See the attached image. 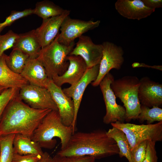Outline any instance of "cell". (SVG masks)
Returning a JSON list of instances; mask_svg holds the SVG:
<instances>
[{
	"label": "cell",
	"instance_id": "6da1fadb",
	"mask_svg": "<svg viewBox=\"0 0 162 162\" xmlns=\"http://www.w3.org/2000/svg\"><path fill=\"white\" fill-rule=\"evenodd\" d=\"M51 110L33 109L18 96L12 99L5 107L0 119V136L20 134L31 138L34 131Z\"/></svg>",
	"mask_w": 162,
	"mask_h": 162
},
{
	"label": "cell",
	"instance_id": "7a4b0ae2",
	"mask_svg": "<svg viewBox=\"0 0 162 162\" xmlns=\"http://www.w3.org/2000/svg\"><path fill=\"white\" fill-rule=\"evenodd\" d=\"M116 141L107 131L97 129L89 132H75L67 145L56 154L64 156H87L100 159L118 154Z\"/></svg>",
	"mask_w": 162,
	"mask_h": 162
},
{
	"label": "cell",
	"instance_id": "3957f363",
	"mask_svg": "<svg viewBox=\"0 0 162 162\" xmlns=\"http://www.w3.org/2000/svg\"><path fill=\"white\" fill-rule=\"evenodd\" d=\"M73 134L72 126L63 124L58 111L51 110L38 125L31 139L41 148L51 149L57 142L53 138L58 137L61 140L62 149L66 146Z\"/></svg>",
	"mask_w": 162,
	"mask_h": 162
},
{
	"label": "cell",
	"instance_id": "277c9868",
	"mask_svg": "<svg viewBox=\"0 0 162 162\" xmlns=\"http://www.w3.org/2000/svg\"><path fill=\"white\" fill-rule=\"evenodd\" d=\"M58 34L50 44L41 48L37 58L44 68L49 78L51 80L66 71L69 64L67 57L75 44L74 42L68 46L60 44L58 40Z\"/></svg>",
	"mask_w": 162,
	"mask_h": 162
},
{
	"label": "cell",
	"instance_id": "5b68a950",
	"mask_svg": "<svg viewBox=\"0 0 162 162\" xmlns=\"http://www.w3.org/2000/svg\"><path fill=\"white\" fill-rule=\"evenodd\" d=\"M140 80L134 76H126L113 80L110 87L116 97L123 103L126 112V121L137 119L141 105L138 98Z\"/></svg>",
	"mask_w": 162,
	"mask_h": 162
},
{
	"label": "cell",
	"instance_id": "8992f818",
	"mask_svg": "<svg viewBox=\"0 0 162 162\" xmlns=\"http://www.w3.org/2000/svg\"><path fill=\"white\" fill-rule=\"evenodd\" d=\"M112 127L122 130L125 134L131 151L146 140L156 142L162 140V121L154 124H136L117 122L111 124Z\"/></svg>",
	"mask_w": 162,
	"mask_h": 162
},
{
	"label": "cell",
	"instance_id": "52a82bcc",
	"mask_svg": "<svg viewBox=\"0 0 162 162\" xmlns=\"http://www.w3.org/2000/svg\"><path fill=\"white\" fill-rule=\"evenodd\" d=\"M114 79L113 76L109 72L99 85L106 106V113L103 117V122L106 124H111L117 122H124L126 120L125 109L124 106L117 103L116 97L110 87Z\"/></svg>",
	"mask_w": 162,
	"mask_h": 162
},
{
	"label": "cell",
	"instance_id": "ba28073f",
	"mask_svg": "<svg viewBox=\"0 0 162 162\" xmlns=\"http://www.w3.org/2000/svg\"><path fill=\"white\" fill-rule=\"evenodd\" d=\"M18 96L33 109L58 111L50 92L46 88L28 83L20 89Z\"/></svg>",
	"mask_w": 162,
	"mask_h": 162
},
{
	"label": "cell",
	"instance_id": "9c48e42d",
	"mask_svg": "<svg viewBox=\"0 0 162 162\" xmlns=\"http://www.w3.org/2000/svg\"><path fill=\"white\" fill-rule=\"evenodd\" d=\"M103 50L100 64L98 75L96 80L91 83L94 87L100 82L112 69H121L124 61V51L122 48L110 42L105 41L102 44Z\"/></svg>",
	"mask_w": 162,
	"mask_h": 162
},
{
	"label": "cell",
	"instance_id": "30bf717a",
	"mask_svg": "<svg viewBox=\"0 0 162 162\" xmlns=\"http://www.w3.org/2000/svg\"><path fill=\"white\" fill-rule=\"evenodd\" d=\"M100 22L99 20L85 21L72 19L68 16L61 25V32L58 34V40L60 44L68 46L74 42L76 38H79L88 31L98 27Z\"/></svg>",
	"mask_w": 162,
	"mask_h": 162
},
{
	"label": "cell",
	"instance_id": "8fae6325",
	"mask_svg": "<svg viewBox=\"0 0 162 162\" xmlns=\"http://www.w3.org/2000/svg\"><path fill=\"white\" fill-rule=\"evenodd\" d=\"M100 64L88 68L84 74L73 87L70 86L62 89L67 96L72 98L74 110V120L72 126L74 133L76 130L77 116L82 96L88 85L94 81L98 75Z\"/></svg>",
	"mask_w": 162,
	"mask_h": 162
},
{
	"label": "cell",
	"instance_id": "7c38bea8",
	"mask_svg": "<svg viewBox=\"0 0 162 162\" xmlns=\"http://www.w3.org/2000/svg\"><path fill=\"white\" fill-rule=\"evenodd\" d=\"M79 40L69 55L79 56L86 64L87 68L100 64L103 50L102 44H96L90 37L82 35Z\"/></svg>",
	"mask_w": 162,
	"mask_h": 162
},
{
	"label": "cell",
	"instance_id": "4fadbf2b",
	"mask_svg": "<svg viewBox=\"0 0 162 162\" xmlns=\"http://www.w3.org/2000/svg\"><path fill=\"white\" fill-rule=\"evenodd\" d=\"M46 88L50 92L57 106L63 124L67 126H72L74 120V110L71 98L66 95L61 87L56 85L51 79H49Z\"/></svg>",
	"mask_w": 162,
	"mask_h": 162
},
{
	"label": "cell",
	"instance_id": "5bb4252c",
	"mask_svg": "<svg viewBox=\"0 0 162 162\" xmlns=\"http://www.w3.org/2000/svg\"><path fill=\"white\" fill-rule=\"evenodd\" d=\"M138 98L141 105L149 108L162 104V85L144 76L140 80Z\"/></svg>",
	"mask_w": 162,
	"mask_h": 162
},
{
	"label": "cell",
	"instance_id": "9a60e30c",
	"mask_svg": "<svg viewBox=\"0 0 162 162\" xmlns=\"http://www.w3.org/2000/svg\"><path fill=\"white\" fill-rule=\"evenodd\" d=\"M70 11L66 10L63 14L43 20L40 26L34 30L36 35L43 48L50 44L55 38L65 18L69 16Z\"/></svg>",
	"mask_w": 162,
	"mask_h": 162
},
{
	"label": "cell",
	"instance_id": "2e32d148",
	"mask_svg": "<svg viewBox=\"0 0 162 162\" xmlns=\"http://www.w3.org/2000/svg\"><path fill=\"white\" fill-rule=\"evenodd\" d=\"M67 59L69 64L66 71L52 79L56 85L60 87L66 83L69 84L71 87L74 86L88 69L85 61L80 56L69 55Z\"/></svg>",
	"mask_w": 162,
	"mask_h": 162
},
{
	"label": "cell",
	"instance_id": "e0dca14e",
	"mask_svg": "<svg viewBox=\"0 0 162 162\" xmlns=\"http://www.w3.org/2000/svg\"><path fill=\"white\" fill-rule=\"evenodd\" d=\"M115 7L121 15L131 20H140L146 18L155 11L146 6L142 0H118Z\"/></svg>",
	"mask_w": 162,
	"mask_h": 162
},
{
	"label": "cell",
	"instance_id": "ac0fdd59",
	"mask_svg": "<svg viewBox=\"0 0 162 162\" xmlns=\"http://www.w3.org/2000/svg\"><path fill=\"white\" fill-rule=\"evenodd\" d=\"M30 84L46 88L50 79L41 63L37 58H29L20 74Z\"/></svg>",
	"mask_w": 162,
	"mask_h": 162
},
{
	"label": "cell",
	"instance_id": "d6986e66",
	"mask_svg": "<svg viewBox=\"0 0 162 162\" xmlns=\"http://www.w3.org/2000/svg\"><path fill=\"white\" fill-rule=\"evenodd\" d=\"M41 48L34 30L19 34V37L13 48L27 54L30 58H37Z\"/></svg>",
	"mask_w": 162,
	"mask_h": 162
},
{
	"label": "cell",
	"instance_id": "ffe728a7",
	"mask_svg": "<svg viewBox=\"0 0 162 162\" xmlns=\"http://www.w3.org/2000/svg\"><path fill=\"white\" fill-rule=\"evenodd\" d=\"M6 55L4 53L0 58V86L20 89L29 83L20 74L9 68L5 62Z\"/></svg>",
	"mask_w": 162,
	"mask_h": 162
},
{
	"label": "cell",
	"instance_id": "44dd1931",
	"mask_svg": "<svg viewBox=\"0 0 162 162\" xmlns=\"http://www.w3.org/2000/svg\"><path fill=\"white\" fill-rule=\"evenodd\" d=\"M14 153L21 155L29 154H40L44 152L42 148L30 137L20 134H15L13 141Z\"/></svg>",
	"mask_w": 162,
	"mask_h": 162
},
{
	"label": "cell",
	"instance_id": "7402d4cb",
	"mask_svg": "<svg viewBox=\"0 0 162 162\" xmlns=\"http://www.w3.org/2000/svg\"><path fill=\"white\" fill-rule=\"evenodd\" d=\"M107 134L116 141L119 149V157H125L129 162H132L130 148L125 134L121 130L112 127L107 131Z\"/></svg>",
	"mask_w": 162,
	"mask_h": 162
},
{
	"label": "cell",
	"instance_id": "603a6c76",
	"mask_svg": "<svg viewBox=\"0 0 162 162\" xmlns=\"http://www.w3.org/2000/svg\"><path fill=\"white\" fill-rule=\"evenodd\" d=\"M34 10V14L45 20L60 15L64 13L66 10L51 1L45 0L37 2Z\"/></svg>",
	"mask_w": 162,
	"mask_h": 162
},
{
	"label": "cell",
	"instance_id": "cb8c5ba5",
	"mask_svg": "<svg viewBox=\"0 0 162 162\" xmlns=\"http://www.w3.org/2000/svg\"><path fill=\"white\" fill-rule=\"evenodd\" d=\"M28 55L16 49H13L9 56L6 55L5 62L9 68L20 74L29 59Z\"/></svg>",
	"mask_w": 162,
	"mask_h": 162
},
{
	"label": "cell",
	"instance_id": "d4e9b609",
	"mask_svg": "<svg viewBox=\"0 0 162 162\" xmlns=\"http://www.w3.org/2000/svg\"><path fill=\"white\" fill-rule=\"evenodd\" d=\"M137 119L141 123L146 121L147 124H152L156 121H162V109L157 106L150 108L141 105L140 112Z\"/></svg>",
	"mask_w": 162,
	"mask_h": 162
},
{
	"label": "cell",
	"instance_id": "484cf974",
	"mask_svg": "<svg viewBox=\"0 0 162 162\" xmlns=\"http://www.w3.org/2000/svg\"><path fill=\"white\" fill-rule=\"evenodd\" d=\"M15 135L12 134L0 137V162H12Z\"/></svg>",
	"mask_w": 162,
	"mask_h": 162
},
{
	"label": "cell",
	"instance_id": "4316f807",
	"mask_svg": "<svg viewBox=\"0 0 162 162\" xmlns=\"http://www.w3.org/2000/svg\"><path fill=\"white\" fill-rule=\"evenodd\" d=\"M18 37L19 34L12 30L4 34H0V58L5 51L13 48Z\"/></svg>",
	"mask_w": 162,
	"mask_h": 162
},
{
	"label": "cell",
	"instance_id": "83f0119b",
	"mask_svg": "<svg viewBox=\"0 0 162 162\" xmlns=\"http://www.w3.org/2000/svg\"><path fill=\"white\" fill-rule=\"evenodd\" d=\"M34 14V9L31 8L22 11H12L10 14L6 18L4 21L0 23V34L5 27L10 26L16 21Z\"/></svg>",
	"mask_w": 162,
	"mask_h": 162
},
{
	"label": "cell",
	"instance_id": "f1b7e54d",
	"mask_svg": "<svg viewBox=\"0 0 162 162\" xmlns=\"http://www.w3.org/2000/svg\"><path fill=\"white\" fill-rule=\"evenodd\" d=\"M20 89L16 88H7L0 95V119L8 103L18 94Z\"/></svg>",
	"mask_w": 162,
	"mask_h": 162
},
{
	"label": "cell",
	"instance_id": "f546056e",
	"mask_svg": "<svg viewBox=\"0 0 162 162\" xmlns=\"http://www.w3.org/2000/svg\"><path fill=\"white\" fill-rule=\"evenodd\" d=\"M95 160L89 156H64L56 154L52 158V162H95Z\"/></svg>",
	"mask_w": 162,
	"mask_h": 162
},
{
	"label": "cell",
	"instance_id": "4dcf8cb0",
	"mask_svg": "<svg viewBox=\"0 0 162 162\" xmlns=\"http://www.w3.org/2000/svg\"><path fill=\"white\" fill-rule=\"evenodd\" d=\"M147 140L137 145L131 151L132 162H143L146 156Z\"/></svg>",
	"mask_w": 162,
	"mask_h": 162
},
{
	"label": "cell",
	"instance_id": "1f68e13d",
	"mask_svg": "<svg viewBox=\"0 0 162 162\" xmlns=\"http://www.w3.org/2000/svg\"><path fill=\"white\" fill-rule=\"evenodd\" d=\"M155 144L154 142L147 140L146 156L143 162H158Z\"/></svg>",
	"mask_w": 162,
	"mask_h": 162
},
{
	"label": "cell",
	"instance_id": "d6a6232c",
	"mask_svg": "<svg viewBox=\"0 0 162 162\" xmlns=\"http://www.w3.org/2000/svg\"><path fill=\"white\" fill-rule=\"evenodd\" d=\"M42 156L36 154L21 155L14 152L12 162H37Z\"/></svg>",
	"mask_w": 162,
	"mask_h": 162
},
{
	"label": "cell",
	"instance_id": "836d02e7",
	"mask_svg": "<svg viewBox=\"0 0 162 162\" xmlns=\"http://www.w3.org/2000/svg\"><path fill=\"white\" fill-rule=\"evenodd\" d=\"M145 5L151 9L155 10L156 8L162 7L161 0H142Z\"/></svg>",
	"mask_w": 162,
	"mask_h": 162
},
{
	"label": "cell",
	"instance_id": "e575fe53",
	"mask_svg": "<svg viewBox=\"0 0 162 162\" xmlns=\"http://www.w3.org/2000/svg\"><path fill=\"white\" fill-rule=\"evenodd\" d=\"M52 158L47 152H44L40 160L37 162H52Z\"/></svg>",
	"mask_w": 162,
	"mask_h": 162
},
{
	"label": "cell",
	"instance_id": "d590c367",
	"mask_svg": "<svg viewBox=\"0 0 162 162\" xmlns=\"http://www.w3.org/2000/svg\"><path fill=\"white\" fill-rule=\"evenodd\" d=\"M132 66L134 68L140 67H150L154 68H155L160 70H162V66H150L144 64L139 63L137 62L134 63L132 64Z\"/></svg>",
	"mask_w": 162,
	"mask_h": 162
},
{
	"label": "cell",
	"instance_id": "8d00e7d4",
	"mask_svg": "<svg viewBox=\"0 0 162 162\" xmlns=\"http://www.w3.org/2000/svg\"><path fill=\"white\" fill-rule=\"evenodd\" d=\"M6 88H7L4 87L0 86V95Z\"/></svg>",
	"mask_w": 162,
	"mask_h": 162
},
{
	"label": "cell",
	"instance_id": "74e56055",
	"mask_svg": "<svg viewBox=\"0 0 162 162\" xmlns=\"http://www.w3.org/2000/svg\"></svg>",
	"mask_w": 162,
	"mask_h": 162
},
{
	"label": "cell",
	"instance_id": "f35d334b",
	"mask_svg": "<svg viewBox=\"0 0 162 162\" xmlns=\"http://www.w3.org/2000/svg\"></svg>",
	"mask_w": 162,
	"mask_h": 162
}]
</instances>
